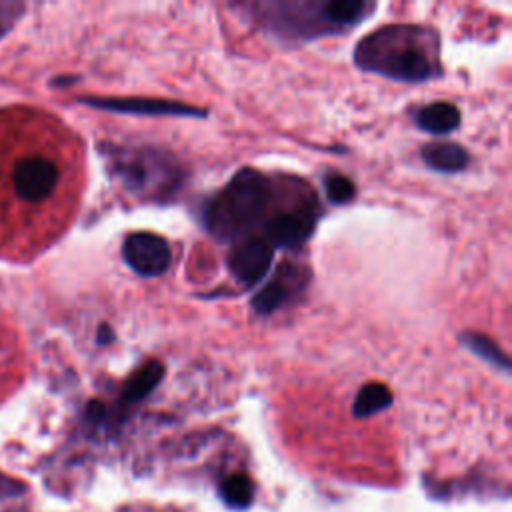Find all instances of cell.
Masks as SVG:
<instances>
[{"mask_svg":"<svg viewBox=\"0 0 512 512\" xmlns=\"http://www.w3.org/2000/svg\"><path fill=\"white\" fill-rule=\"evenodd\" d=\"M354 64L396 82L420 84L442 76L440 36L422 24H386L358 40Z\"/></svg>","mask_w":512,"mask_h":512,"instance_id":"6da1fadb","label":"cell"},{"mask_svg":"<svg viewBox=\"0 0 512 512\" xmlns=\"http://www.w3.org/2000/svg\"><path fill=\"white\" fill-rule=\"evenodd\" d=\"M376 8L368 0H260L242 4L246 18L280 42H310L358 26Z\"/></svg>","mask_w":512,"mask_h":512,"instance_id":"7a4b0ae2","label":"cell"},{"mask_svg":"<svg viewBox=\"0 0 512 512\" xmlns=\"http://www.w3.org/2000/svg\"><path fill=\"white\" fill-rule=\"evenodd\" d=\"M272 202V180L264 172L244 166L216 194L204 200L200 222L214 240L232 244L254 234L256 226L266 222Z\"/></svg>","mask_w":512,"mask_h":512,"instance_id":"3957f363","label":"cell"},{"mask_svg":"<svg viewBox=\"0 0 512 512\" xmlns=\"http://www.w3.org/2000/svg\"><path fill=\"white\" fill-rule=\"evenodd\" d=\"M104 158L120 184L146 202H170L186 180V170L178 158L164 148L110 144Z\"/></svg>","mask_w":512,"mask_h":512,"instance_id":"277c9868","label":"cell"},{"mask_svg":"<svg viewBox=\"0 0 512 512\" xmlns=\"http://www.w3.org/2000/svg\"><path fill=\"white\" fill-rule=\"evenodd\" d=\"M318 222V202L314 192L306 186L298 200L276 214H272L264 224V238L276 248L296 250L306 244V240L314 234Z\"/></svg>","mask_w":512,"mask_h":512,"instance_id":"5b68a950","label":"cell"},{"mask_svg":"<svg viewBox=\"0 0 512 512\" xmlns=\"http://www.w3.org/2000/svg\"><path fill=\"white\" fill-rule=\"evenodd\" d=\"M272 258H274V246L262 234L260 236L250 234L232 242L226 256V266L230 276L240 286L250 288L268 274L272 266Z\"/></svg>","mask_w":512,"mask_h":512,"instance_id":"8992f818","label":"cell"},{"mask_svg":"<svg viewBox=\"0 0 512 512\" xmlns=\"http://www.w3.org/2000/svg\"><path fill=\"white\" fill-rule=\"evenodd\" d=\"M122 258L138 276L156 278L172 264L168 240L154 232H132L122 242Z\"/></svg>","mask_w":512,"mask_h":512,"instance_id":"52a82bcc","label":"cell"},{"mask_svg":"<svg viewBox=\"0 0 512 512\" xmlns=\"http://www.w3.org/2000/svg\"><path fill=\"white\" fill-rule=\"evenodd\" d=\"M310 272L294 262H282L276 266L272 278L252 296V310L260 316H270L306 290Z\"/></svg>","mask_w":512,"mask_h":512,"instance_id":"ba28073f","label":"cell"},{"mask_svg":"<svg viewBox=\"0 0 512 512\" xmlns=\"http://www.w3.org/2000/svg\"><path fill=\"white\" fill-rule=\"evenodd\" d=\"M84 104L106 110V112H116V114H136V116H178V118H206L208 110L178 102V100H164V98H82Z\"/></svg>","mask_w":512,"mask_h":512,"instance_id":"9c48e42d","label":"cell"},{"mask_svg":"<svg viewBox=\"0 0 512 512\" xmlns=\"http://www.w3.org/2000/svg\"><path fill=\"white\" fill-rule=\"evenodd\" d=\"M58 176V166L52 160L42 156H30L14 166L12 184L22 200L42 202L54 192Z\"/></svg>","mask_w":512,"mask_h":512,"instance_id":"30bf717a","label":"cell"},{"mask_svg":"<svg viewBox=\"0 0 512 512\" xmlns=\"http://www.w3.org/2000/svg\"><path fill=\"white\" fill-rule=\"evenodd\" d=\"M162 378H164V364L162 362L146 360L144 364H140L130 374L126 384L122 386V392L118 396L116 406L112 410L106 406L104 424L114 422V420H122L132 406H136L138 402H142L146 396H150L156 390V386L162 382Z\"/></svg>","mask_w":512,"mask_h":512,"instance_id":"8fae6325","label":"cell"},{"mask_svg":"<svg viewBox=\"0 0 512 512\" xmlns=\"http://www.w3.org/2000/svg\"><path fill=\"white\" fill-rule=\"evenodd\" d=\"M422 162L440 174L462 172L470 164V154L458 142H428L420 150Z\"/></svg>","mask_w":512,"mask_h":512,"instance_id":"7c38bea8","label":"cell"},{"mask_svg":"<svg viewBox=\"0 0 512 512\" xmlns=\"http://www.w3.org/2000/svg\"><path fill=\"white\" fill-rule=\"evenodd\" d=\"M460 110L452 102H430L414 110V122L420 130L430 134H448L460 126Z\"/></svg>","mask_w":512,"mask_h":512,"instance_id":"4fadbf2b","label":"cell"},{"mask_svg":"<svg viewBox=\"0 0 512 512\" xmlns=\"http://www.w3.org/2000/svg\"><path fill=\"white\" fill-rule=\"evenodd\" d=\"M460 344L464 348H468L474 356H478L486 364H490L494 370L510 374V358L490 336L476 332V330H466L460 334Z\"/></svg>","mask_w":512,"mask_h":512,"instance_id":"5bb4252c","label":"cell"},{"mask_svg":"<svg viewBox=\"0 0 512 512\" xmlns=\"http://www.w3.org/2000/svg\"><path fill=\"white\" fill-rule=\"evenodd\" d=\"M392 390L382 382H368L364 384L352 404V414L356 418H368L374 416L386 408L392 406Z\"/></svg>","mask_w":512,"mask_h":512,"instance_id":"9a60e30c","label":"cell"},{"mask_svg":"<svg viewBox=\"0 0 512 512\" xmlns=\"http://www.w3.org/2000/svg\"><path fill=\"white\" fill-rule=\"evenodd\" d=\"M220 498L228 508L246 510L254 500V482L244 472L228 474L220 484Z\"/></svg>","mask_w":512,"mask_h":512,"instance_id":"2e32d148","label":"cell"},{"mask_svg":"<svg viewBox=\"0 0 512 512\" xmlns=\"http://www.w3.org/2000/svg\"><path fill=\"white\" fill-rule=\"evenodd\" d=\"M324 194L330 204L342 206V204H348L350 200H354L356 184L340 172H328L324 176Z\"/></svg>","mask_w":512,"mask_h":512,"instance_id":"e0dca14e","label":"cell"},{"mask_svg":"<svg viewBox=\"0 0 512 512\" xmlns=\"http://www.w3.org/2000/svg\"><path fill=\"white\" fill-rule=\"evenodd\" d=\"M22 12H24L22 2L0 0V40L14 28V24L20 20Z\"/></svg>","mask_w":512,"mask_h":512,"instance_id":"ac0fdd59","label":"cell"},{"mask_svg":"<svg viewBox=\"0 0 512 512\" xmlns=\"http://www.w3.org/2000/svg\"><path fill=\"white\" fill-rule=\"evenodd\" d=\"M98 344L100 346H104V344H110L112 340H114V332H112V328L108 326V324H102L100 328H98Z\"/></svg>","mask_w":512,"mask_h":512,"instance_id":"d6986e66","label":"cell"}]
</instances>
